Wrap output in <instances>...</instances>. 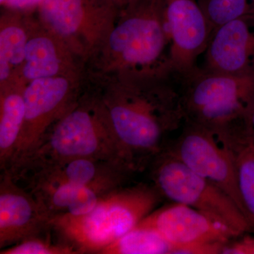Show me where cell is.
Here are the masks:
<instances>
[{"instance_id": "21", "label": "cell", "mask_w": 254, "mask_h": 254, "mask_svg": "<svg viewBox=\"0 0 254 254\" xmlns=\"http://www.w3.org/2000/svg\"><path fill=\"white\" fill-rule=\"evenodd\" d=\"M50 227L39 235L29 237L16 245L1 250V254H78L77 251L59 238L52 240Z\"/></svg>"}, {"instance_id": "27", "label": "cell", "mask_w": 254, "mask_h": 254, "mask_svg": "<svg viewBox=\"0 0 254 254\" xmlns=\"http://www.w3.org/2000/svg\"><path fill=\"white\" fill-rule=\"evenodd\" d=\"M6 0H0V3H1V5H3L4 4L5 1H6Z\"/></svg>"}, {"instance_id": "26", "label": "cell", "mask_w": 254, "mask_h": 254, "mask_svg": "<svg viewBox=\"0 0 254 254\" xmlns=\"http://www.w3.org/2000/svg\"><path fill=\"white\" fill-rule=\"evenodd\" d=\"M111 1L118 8L119 11H120L125 6H126L131 1V0H111Z\"/></svg>"}, {"instance_id": "23", "label": "cell", "mask_w": 254, "mask_h": 254, "mask_svg": "<svg viewBox=\"0 0 254 254\" xmlns=\"http://www.w3.org/2000/svg\"><path fill=\"white\" fill-rule=\"evenodd\" d=\"M221 254H254V237L246 233L232 239L223 245Z\"/></svg>"}, {"instance_id": "19", "label": "cell", "mask_w": 254, "mask_h": 254, "mask_svg": "<svg viewBox=\"0 0 254 254\" xmlns=\"http://www.w3.org/2000/svg\"><path fill=\"white\" fill-rule=\"evenodd\" d=\"M232 155L246 216L254 228V145L241 130L218 137Z\"/></svg>"}, {"instance_id": "11", "label": "cell", "mask_w": 254, "mask_h": 254, "mask_svg": "<svg viewBox=\"0 0 254 254\" xmlns=\"http://www.w3.org/2000/svg\"><path fill=\"white\" fill-rule=\"evenodd\" d=\"M165 18L173 73L182 77L198 66L213 28L197 0H165Z\"/></svg>"}, {"instance_id": "16", "label": "cell", "mask_w": 254, "mask_h": 254, "mask_svg": "<svg viewBox=\"0 0 254 254\" xmlns=\"http://www.w3.org/2000/svg\"><path fill=\"white\" fill-rule=\"evenodd\" d=\"M10 175L33 195L51 220L63 215L88 213L103 196L88 187L28 172H15Z\"/></svg>"}, {"instance_id": "14", "label": "cell", "mask_w": 254, "mask_h": 254, "mask_svg": "<svg viewBox=\"0 0 254 254\" xmlns=\"http://www.w3.org/2000/svg\"><path fill=\"white\" fill-rule=\"evenodd\" d=\"M205 69L229 74L254 73V14L213 30L205 52Z\"/></svg>"}, {"instance_id": "12", "label": "cell", "mask_w": 254, "mask_h": 254, "mask_svg": "<svg viewBox=\"0 0 254 254\" xmlns=\"http://www.w3.org/2000/svg\"><path fill=\"white\" fill-rule=\"evenodd\" d=\"M9 170L28 172L88 187L101 195L128 185V182L134 177L120 162L89 158L62 161L28 160L10 168Z\"/></svg>"}, {"instance_id": "8", "label": "cell", "mask_w": 254, "mask_h": 254, "mask_svg": "<svg viewBox=\"0 0 254 254\" xmlns=\"http://www.w3.org/2000/svg\"><path fill=\"white\" fill-rule=\"evenodd\" d=\"M137 226L158 232L173 254H221L223 245L239 237L201 212L174 202L158 207Z\"/></svg>"}, {"instance_id": "9", "label": "cell", "mask_w": 254, "mask_h": 254, "mask_svg": "<svg viewBox=\"0 0 254 254\" xmlns=\"http://www.w3.org/2000/svg\"><path fill=\"white\" fill-rule=\"evenodd\" d=\"M80 81L78 71L33 80L25 86L24 123L14 159L8 169L31 154L52 125L77 102L82 94Z\"/></svg>"}, {"instance_id": "13", "label": "cell", "mask_w": 254, "mask_h": 254, "mask_svg": "<svg viewBox=\"0 0 254 254\" xmlns=\"http://www.w3.org/2000/svg\"><path fill=\"white\" fill-rule=\"evenodd\" d=\"M50 218L33 195L7 171L0 179V248L16 245L51 227Z\"/></svg>"}, {"instance_id": "3", "label": "cell", "mask_w": 254, "mask_h": 254, "mask_svg": "<svg viewBox=\"0 0 254 254\" xmlns=\"http://www.w3.org/2000/svg\"><path fill=\"white\" fill-rule=\"evenodd\" d=\"M163 200L151 183L128 184L102 196L88 213L57 217L50 225L78 254H101L135 228Z\"/></svg>"}, {"instance_id": "4", "label": "cell", "mask_w": 254, "mask_h": 254, "mask_svg": "<svg viewBox=\"0 0 254 254\" xmlns=\"http://www.w3.org/2000/svg\"><path fill=\"white\" fill-rule=\"evenodd\" d=\"M81 158L115 160L126 166L96 91L82 93L77 102L48 128L31 154L16 165L28 160L62 161Z\"/></svg>"}, {"instance_id": "22", "label": "cell", "mask_w": 254, "mask_h": 254, "mask_svg": "<svg viewBox=\"0 0 254 254\" xmlns=\"http://www.w3.org/2000/svg\"><path fill=\"white\" fill-rule=\"evenodd\" d=\"M201 5L213 30L235 18L254 14V0H205Z\"/></svg>"}, {"instance_id": "15", "label": "cell", "mask_w": 254, "mask_h": 254, "mask_svg": "<svg viewBox=\"0 0 254 254\" xmlns=\"http://www.w3.org/2000/svg\"><path fill=\"white\" fill-rule=\"evenodd\" d=\"M78 58L62 38L32 18L16 86L25 88L33 80L78 72Z\"/></svg>"}, {"instance_id": "18", "label": "cell", "mask_w": 254, "mask_h": 254, "mask_svg": "<svg viewBox=\"0 0 254 254\" xmlns=\"http://www.w3.org/2000/svg\"><path fill=\"white\" fill-rule=\"evenodd\" d=\"M24 88L9 86L0 88V170L12 163L24 123Z\"/></svg>"}, {"instance_id": "1", "label": "cell", "mask_w": 254, "mask_h": 254, "mask_svg": "<svg viewBox=\"0 0 254 254\" xmlns=\"http://www.w3.org/2000/svg\"><path fill=\"white\" fill-rule=\"evenodd\" d=\"M175 77L105 76L108 82L95 91L108 114L124 163L134 175L148 170L185 123Z\"/></svg>"}, {"instance_id": "17", "label": "cell", "mask_w": 254, "mask_h": 254, "mask_svg": "<svg viewBox=\"0 0 254 254\" xmlns=\"http://www.w3.org/2000/svg\"><path fill=\"white\" fill-rule=\"evenodd\" d=\"M4 9L0 18V88L17 84L32 19L29 13Z\"/></svg>"}, {"instance_id": "25", "label": "cell", "mask_w": 254, "mask_h": 254, "mask_svg": "<svg viewBox=\"0 0 254 254\" xmlns=\"http://www.w3.org/2000/svg\"><path fill=\"white\" fill-rule=\"evenodd\" d=\"M242 129L249 141L254 145V100L242 121Z\"/></svg>"}, {"instance_id": "10", "label": "cell", "mask_w": 254, "mask_h": 254, "mask_svg": "<svg viewBox=\"0 0 254 254\" xmlns=\"http://www.w3.org/2000/svg\"><path fill=\"white\" fill-rule=\"evenodd\" d=\"M166 148L192 171L225 191L245 215L232 155L213 131L185 122L180 134Z\"/></svg>"}, {"instance_id": "6", "label": "cell", "mask_w": 254, "mask_h": 254, "mask_svg": "<svg viewBox=\"0 0 254 254\" xmlns=\"http://www.w3.org/2000/svg\"><path fill=\"white\" fill-rule=\"evenodd\" d=\"M151 184L163 199L191 207L236 233L253 231V225L228 195L192 171L167 148L148 169Z\"/></svg>"}, {"instance_id": "24", "label": "cell", "mask_w": 254, "mask_h": 254, "mask_svg": "<svg viewBox=\"0 0 254 254\" xmlns=\"http://www.w3.org/2000/svg\"><path fill=\"white\" fill-rule=\"evenodd\" d=\"M44 0H6L4 8L21 12L31 13L33 10H37Z\"/></svg>"}, {"instance_id": "2", "label": "cell", "mask_w": 254, "mask_h": 254, "mask_svg": "<svg viewBox=\"0 0 254 254\" xmlns=\"http://www.w3.org/2000/svg\"><path fill=\"white\" fill-rule=\"evenodd\" d=\"M165 0H131L94 56L100 75L175 76Z\"/></svg>"}, {"instance_id": "7", "label": "cell", "mask_w": 254, "mask_h": 254, "mask_svg": "<svg viewBox=\"0 0 254 254\" xmlns=\"http://www.w3.org/2000/svg\"><path fill=\"white\" fill-rule=\"evenodd\" d=\"M37 11L41 25L83 60L94 56L120 12L111 0H44Z\"/></svg>"}, {"instance_id": "20", "label": "cell", "mask_w": 254, "mask_h": 254, "mask_svg": "<svg viewBox=\"0 0 254 254\" xmlns=\"http://www.w3.org/2000/svg\"><path fill=\"white\" fill-rule=\"evenodd\" d=\"M102 254H173V248L160 235L136 226L105 248Z\"/></svg>"}, {"instance_id": "5", "label": "cell", "mask_w": 254, "mask_h": 254, "mask_svg": "<svg viewBox=\"0 0 254 254\" xmlns=\"http://www.w3.org/2000/svg\"><path fill=\"white\" fill-rule=\"evenodd\" d=\"M177 78L185 122L215 135L240 126L254 100V73L229 74L197 66Z\"/></svg>"}]
</instances>
